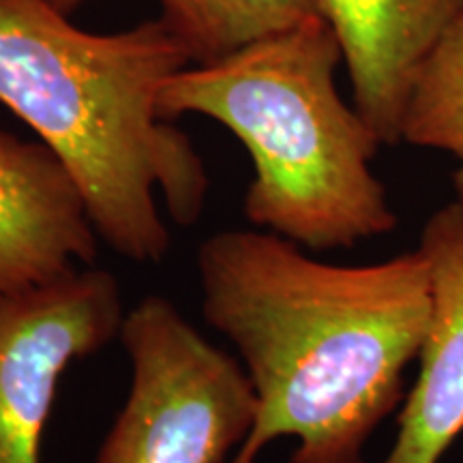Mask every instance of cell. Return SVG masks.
<instances>
[{
	"mask_svg": "<svg viewBox=\"0 0 463 463\" xmlns=\"http://www.w3.org/2000/svg\"><path fill=\"white\" fill-rule=\"evenodd\" d=\"M402 140L457 159L453 187L463 204V15L422 62L403 112Z\"/></svg>",
	"mask_w": 463,
	"mask_h": 463,
	"instance_id": "30bf717a",
	"label": "cell"
},
{
	"mask_svg": "<svg viewBox=\"0 0 463 463\" xmlns=\"http://www.w3.org/2000/svg\"><path fill=\"white\" fill-rule=\"evenodd\" d=\"M123 320L118 279L95 266L0 294V463H42L62 375L118 337Z\"/></svg>",
	"mask_w": 463,
	"mask_h": 463,
	"instance_id": "5b68a950",
	"label": "cell"
},
{
	"mask_svg": "<svg viewBox=\"0 0 463 463\" xmlns=\"http://www.w3.org/2000/svg\"><path fill=\"white\" fill-rule=\"evenodd\" d=\"M204 320L239 352L258 414L230 463L297 438L288 463H367L364 447L405 399L431 326V281L412 253L339 266L266 230L202 241Z\"/></svg>",
	"mask_w": 463,
	"mask_h": 463,
	"instance_id": "6da1fadb",
	"label": "cell"
},
{
	"mask_svg": "<svg viewBox=\"0 0 463 463\" xmlns=\"http://www.w3.org/2000/svg\"><path fill=\"white\" fill-rule=\"evenodd\" d=\"M339 61L337 37L320 15L181 69L157 99L165 120L202 114L234 133L253 161L242 204L249 223L311 251L350 249L397 228L372 172L382 142L339 97Z\"/></svg>",
	"mask_w": 463,
	"mask_h": 463,
	"instance_id": "3957f363",
	"label": "cell"
},
{
	"mask_svg": "<svg viewBox=\"0 0 463 463\" xmlns=\"http://www.w3.org/2000/svg\"><path fill=\"white\" fill-rule=\"evenodd\" d=\"M167 28L198 65L320 17L317 0H159Z\"/></svg>",
	"mask_w": 463,
	"mask_h": 463,
	"instance_id": "9c48e42d",
	"label": "cell"
},
{
	"mask_svg": "<svg viewBox=\"0 0 463 463\" xmlns=\"http://www.w3.org/2000/svg\"><path fill=\"white\" fill-rule=\"evenodd\" d=\"M419 251L431 281V326L414 386L397 419V438L382 463H439L463 433V204L427 219Z\"/></svg>",
	"mask_w": 463,
	"mask_h": 463,
	"instance_id": "52a82bcc",
	"label": "cell"
},
{
	"mask_svg": "<svg viewBox=\"0 0 463 463\" xmlns=\"http://www.w3.org/2000/svg\"><path fill=\"white\" fill-rule=\"evenodd\" d=\"M97 242L82 191L54 150L0 129V294L92 266Z\"/></svg>",
	"mask_w": 463,
	"mask_h": 463,
	"instance_id": "8992f818",
	"label": "cell"
},
{
	"mask_svg": "<svg viewBox=\"0 0 463 463\" xmlns=\"http://www.w3.org/2000/svg\"><path fill=\"white\" fill-rule=\"evenodd\" d=\"M52 5H54V7L58 9V11H62V14H71L73 9H78L80 5L82 3H86V0H50Z\"/></svg>",
	"mask_w": 463,
	"mask_h": 463,
	"instance_id": "8fae6325",
	"label": "cell"
},
{
	"mask_svg": "<svg viewBox=\"0 0 463 463\" xmlns=\"http://www.w3.org/2000/svg\"><path fill=\"white\" fill-rule=\"evenodd\" d=\"M354 90L382 144L402 142L403 112L422 62L463 15V0H317Z\"/></svg>",
	"mask_w": 463,
	"mask_h": 463,
	"instance_id": "ba28073f",
	"label": "cell"
},
{
	"mask_svg": "<svg viewBox=\"0 0 463 463\" xmlns=\"http://www.w3.org/2000/svg\"><path fill=\"white\" fill-rule=\"evenodd\" d=\"M191 62L164 20L95 34L50 0H0V103L54 150L82 191L99 241L159 264L206 208L204 161L159 114L167 78Z\"/></svg>",
	"mask_w": 463,
	"mask_h": 463,
	"instance_id": "7a4b0ae2",
	"label": "cell"
},
{
	"mask_svg": "<svg viewBox=\"0 0 463 463\" xmlns=\"http://www.w3.org/2000/svg\"><path fill=\"white\" fill-rule=\"evenodd\" d=\"M129 392L95 463H223L251 431L245 369L159 294L127 311L118 335Z\"/></svg>",
	"mask_w": 463,
	"mask_h": 463,
	"instance_id": "277c9868",
	"label": "cell"
}]
</instances>
